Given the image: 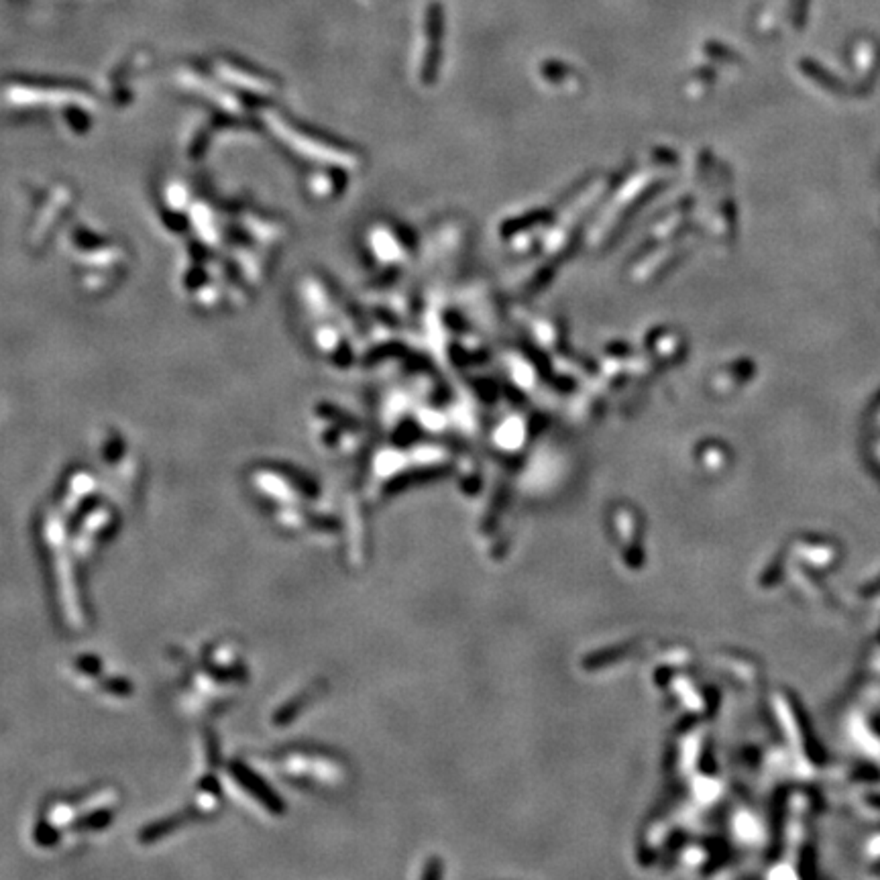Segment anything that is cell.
Masks as SVG:
<instances>
[{
	"instance_id": "7a4b0ae2",
	"label": "cell",
	"mask_w": 880,
	"mask_h": 880,
	"mask_svg": "<svg viewBox=\"0 0 880 880\" xmlns=\"http://www.w3.org/2000/svg\"><path fill=\"white\" fill-rule=\"evenodd\" d=\"M183 824V819L182 817H170V819H159L156 821V824H151V825H147L145 830L141 832V835H139V840H141L143 843H149V842H157L161 838H165V835H170L173 833L178 827Z\"/></svg>"
},
{
	"instance_id": "5b68a950",
	"label": "cell",
	"mask_w": 880,
	"mask_h": 880,
	"mask_svg": "<svg viewBox=\"0 0 880 880\" xmlns=\"http://www.w3.org/2000/svg\"><path fill=\"white\" fill-rule=\"evenodd\" d=\"M102 689L113 695H131L133 693V685L129 683L127 679H106L102 681Z\"/></svg>"
},
{
	"instance_id": "277c9868",
	"label": "cell",
	"mask_w": 880,
	"mask_h": 880,
	"mask_svg": "<svg viewBox=\"0 0 880 880\" xmlns=\"http://www.w3.org/2000/svg\"><path fill=\"white\" fill-rule=\"evenodd\" d=\"M35 840L41 846H54V843L60 840V833H57L55 827H51L49 824H39L35 832Z\"/></svg>"
},
{
	"instance_id": "6da1fadb",
	"label": "cell",
	"mask_w": 880,
	"mask_h": 880,
	"mask_svg": "<svg viewBox=\"0 0 880 880\" xmlns=\"http://www.w3.org/2000/svg\"><path fill=\"white\" fill-rule=\"evenodd\" d=\"M231 773L234 776V781H237L245 791H249V793H251L263 807H267L271 813H275V816L277 813H283V801L280 799V795H277L275 791L271 789L259 774L253 773L247 765H243V762H233Z\"/></svg>"
},
{
	"instance_id": "3957f363",
	"label": "cell",
	"mask_w": 880,
	"mask_h": 880,
	"mask_svg": "<svg viewBox=\"0 0 880 880\" xmlns=\"http://www.w3.org/2000/svg\"><path fill=\"white\" fill-rule=\"evenodd\" d=\"M110 821H113V813L108 809H100L90 813V816H86L84 819H78L76 824H73V830H92V832L102 830V827L110 825Z\"/></svg>"
},
{
	"instance_id": "8992f818",
	"label": "cell",
	"mask_w": 880,
	"mask_h": 880,
	"mask_svg": "<svg viewBox=\"0 0 880 880\" xmlns=\"http://www.w3.org/2000/svg\"><path fill=\"white\" fill-rule=\"evenodd\" d=\"M76 666L86 674H98L102 663L97 656H82V658H78Z\"/></svg>"
}]
</instances>
